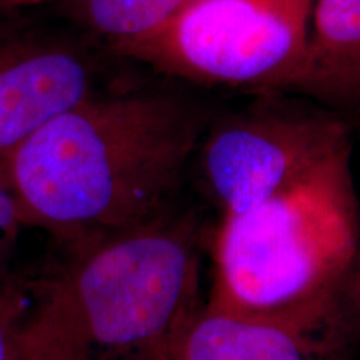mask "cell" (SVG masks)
Listing matches in <instances>:
<instances>
[{
    "instance_id": "cell-10",
    "label": "cell",
    "mask_w": 360,
    "mask_h": 360,
    "mask_svg": "<svg viewBox=\"0 0 360 360\" xmlns=\"http://www.w3.org/2000/svg\"><path fill=\"white\" fill-rule=\"evenodd\" d=\"M30 307L29 281L17 277L0 281V360H15L17 334Z\"/></svg>"
},
{
    "instance_id": "cell-14",
    "label": "cell",
    "mask_w": 360,
    "mask_h": 360,
    "mask_svg": "<svg viewBox=\"0 0 360 360\" xmlns=\"http://www.w3.org/2000/svg\"><path fill=\"white\" fill-rule=\"evenodd\" d=\"M137 360H172V357H170V347L157 350V352H152V354H147Z\"/></svg>"
},
{
    "instance_id": "cell-5",
    "label": "cell",
    "mask_w": 360,
    "mask_h": 360,
    "mask_svg": "<svg viewBox=\"0 0 360 360\" xmlns=\"http://www.w3.org/2000/svg\"><path fill=\"white\" fill-rule=\"evenodd\" d=\"M349 141L347 125L328 112L285 101L254 103L207 132L199 143L200 174L222 217L240 214L285 191Z\"/></svg>"
},
{
    "instance_id": "cell-1",
    "label": "cell",
    "mask_w": 360,
    "mask_h": 360,
    "mask_svg": "<svg viewBox=\"0 0 360 360\" xmlns=\"http://www.w3.org/2000/svg\"><path fill=\"white\" fill-rule=\"evenodd\" d=\"M174 94L94 96L0 155L24 227L70 247L172 215L204 135Z\"/></svg>"
},
{
    "instance_id": "cell-8",
    "label": "cell",
    "mask_w": 360,
    "mask_h": 360,
    "mask_svg": "<svg viewBox=\"0 0 360 360\" xmlns=\"http://www.w3.org/2000/svg\"><path fill=\"white\" fill-rule=\"evenodd\" d=\"M290 92L330 109H360V0H314Z\"/></svg>"
},
{
    "instance_id": "cell-3",
    "label": "cell",
    "mask_w": 360,
    "mask_h": 360,
    "mask_svg": "<svg viewBox=\"0 0 360 360\" xmlns=\"http://www.w3.org/2000/svg\"><path fill=\"white\" fill-rule=\"evenodd\" d=\"M350 141L214 240L210 307L287 322H349L360 249Z\"/></svg>"
},
{
    "instance_id": "cell-4",
    "label": "cell",
    "mask_w": 360,
    "mask_h": 360,
    "mask_svg": "<svg viewBox=\"0 0 360 360\" xmlns=\"http://www.w3.org/2000/svg\"><path fill=\"white\" fill-rule=\"evenodd\" d=\"M314 0H188L167 25L112 51L200 85L289 90Z\"/></svg>"
},
{
    "instance_id": "cell-11",
    "label": "cell",
    "mask_w": 360,
    "mask_h": 360,
    "mask_svg": "<svg viewBox=\"0 0 360 360\" xmlns=\"http://www.w3.org/2000/svg\"><path fill=\"white\" fill-rule=\"evenodd\" d=\"M24 229L19 204L0 164V281L13 276L12 257L17 238Z\"/></svg>"
},
{
    "instance_id": "cell-15",
    "label": "cell",
    "mask_w": 360,
    "mask_h": 360,
    "mask_svg": "<svg viewBox=\"0 0 360 360\" xmlns=\"http://www.w3.org/2000/svg\"><path fill=\"white\" fill-rule=\"evenodd\" d=\"M359 114H360V109H359Z\"/></svg>"
},
{
    "instance_id": "cell-13",
    "label": "cell",
    "mask_w": 360,
    "mask_h": 360,
    "mask_svg": "<svg viewBox=\"0 0 360 360\" xmlns=\"http://www.w3.org/2000/svg\"><path fill=\"white\" fill-rule=\"evenodd\" d=\"M45 2V0H0V7L2 8H19V7H29L35 6V4Z\"/></svg>"
},
{
    "instance_id": "cell-12",
    "label": "cell",
    "mask_w": 360,
    "mask_h": 360,
    "mask_svg": "<svg viewBox=\"0 0 360 360\" xmlns=\"http://www.w3.org/2000/svg\"><path fill=\"white\" fill-rule=\"evenodd\" d=\"M350 297H352V302L360 309V249L357 255V262H355L352 287H350Z\"/></svg>"
},
{
    "instance_id": "cell-6",
    "label": "cell",
    "mask_w": 360,
    "mask_h": 360,
    "mask_svg": "<svg viewBox=\"0 0 360 360\" xmlns=\"http://www.w3.org/2000/svg\"><path fill=\"white\" fill-rule=\"evenodd\" d=\"M90 57L65 39L0 35V155L97 96Z\"/></svg>"
},
{
    "instance_id": "cell-2",
    "label": "cell",
    "mask_w": 360,
    "mask_h": 360,
    "mask_svg": "<svg viewBox=\"0 0 360 360\" xmlns=\"http://www.w3.org/2000/svg\"><path fill=\"white\" fill-rule=\"evenodd\" d=\"M29 281L15 360H137L169 349L202 305L199 233L175 215L65 247Z\"/></svg>"
},
{
    "instance_id": "cell-9",
    "label": "cell",
    "mask_w": 360,
    "mask_h": 360,
    "mask_svg": "<svg viewBox=\"0 0 360 360\" xmlns=\"http://www.w3.org/2000/svg\"><path fill=\"white\" fill-rule=\"evenodd\" d=\"M188 0H80V13L110 49L146 39L167 25Z\"/></svg>"
},
{
    "instance_id": "cell-7",
    "label": "cell",
    "mask_w": 360,
    "mask_h": 360,
    "mask_svg": "<svg viewBox=\"0 0 360 360\" xmlns=\"http://www.w3.org/2000/svg\"><path fill=\"white\" fill-rule=\"evenodd\" d=\"M349 322L305 323L210 307L193 312L170 344L172 360H344Z\"/></svg>"
}]
</instances>
